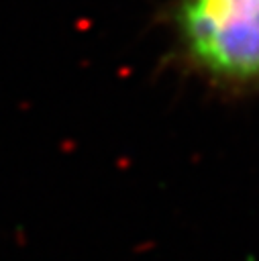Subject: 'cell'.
I'll return each instance as SVG.
<instances>
[{"instance_id":"cell-1","label":"cell","mask_w":259,"mask_h":261,"mask_svg":"<svg viewBox=\"0 0 259 261\" xmlns=\"http://www.w3.org/2000/svg\"><path fill=\"white\" fill-rule=\"evenodd\" d=\"M182 61L226 92H259V0H175Z\"/></svg>"}]
</instances>
